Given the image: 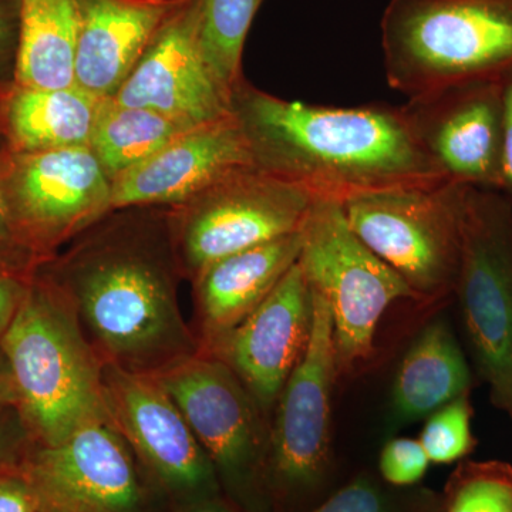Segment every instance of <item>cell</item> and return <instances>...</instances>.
I'll return each instance as SVG.
<instances>
[{
	"label": "cell",
	"instance_id": "603a6c76",
	"mask_svg": "<svg viewBox=\"0 0 512 512\" xmlns=\"http://www.w3.org/2000/svg\"><path fill=\"white\" fill-rule=\"evenodd\" d=\"M191 128L160 111L106 99L101 101L89 148L113 181Z\"/></svg>",
	"mask_w": 512,
	"mask_h": 512
},
{
	"label": "cell",
	"instance_id": "6da1fadb",
	"mask_svg": "<svg viewBox=\"0 0 512 512\" xmlns=\"http://www.w3.org/2000/svg\"><path fill=\"white\" fill-rule=\"evenodd\" d=\"M37 271L69 303L101 365L157 376L200 353L178 302L167 207L111 211Z\"/></svg>",
	"mask_w": 512,
	"mask_h": 512
},
{
	"label": "cell",
	"instance_id": "d590c367",
	"mask_svg": "<svg viewBox=\"0 0 512 512\" xmlns=\"http://www.w3.org/2000/svg\"><path fill=\"white\" fill-rule=\"evenodd\" d=\"M188 512H229V511L224 510V508H218V507H197V508H194V510H191Z\"/></svg>",
	"mask_w": 512,
	"mask_h": 512
},
{
	"label": "cell",
	"instance_id": "f1b7e54d",
	"mask_svg": "<svg viewBox=\"0 0 512 512\" xmlns=\"http://www.w3.org/2000/svg\"><path fill=\"white\" fill-rule=\"evenodd\" d=\"M8 147L0 138V266L16 272V274L30 276L35 274L37 262L28 249L23 247L6 201L5 188H3V165Z\"/></svg>",
	"mask_w": 512,
	"mask_h": 512
},
{
	"label": "cell",
	"instance_id": "30bf717a",
	"mask_svg": "<svg viewBox=\"0 0 512 512\" xmlns=\"http://www.w3.org/2000/svg\"><path fill=\"white\" fill-rule=\"evenodd\" d=\"M19 470L42 512H140L133 450L111 420L84 424L49 446L30 443Z\"/></svg>",
	"mask_w": 512,
	"mask_h": 512
},
{
	"label": "cell",
	"instance_id": "836d02e7",
	"mask_svg": "<svg viewBox=\"0 0 512 512\" xmlns=\"http://www.w3.org/2000/svg\"><path fill=\"white\" fill-rule=\"evenodd\" d=\"M501 99H503V185L501 192L512 200V67L501 76Z\"/></svg>",
	"mask_w": 512,
	"mask_h": 512
},
{
	"label": "cell",
	"instance_id": "484cf974",
	"mask_svg": "<svg viewBox=\"0 0 512 512\" xmlns=\"http://www.w3.org/2000/svg\"><path fill=\"white\" fill-rule=\"evenodd\" d=\"M471 424L470 393L430 414L419 437L430 463L451 464L470 456L477 447Z\"/></svg>",
	"mask_w": 512,
	"mask_h": 512
},
{
	"label": "cell",
	"instance_id": "ac0fdd59",
	"mask_svg": "<svg viewBox=\"0 0 512 512\" xmlns=\"http://www.w3.org/2000/svg\"><path fill=\"white\" fill-rule=\"evenodd\" d=\"M184 0H76L74 86L111 99Z\"/></svg>",
	"mask_w": 512,
	"mask_h": 512
},
{
	"label": "cell",
	"instance_id": "83f0119b",
	"mask_svg": "<svg viewBox=\"0 0 512 512\" xmlns=\"http://www.w3.org/2000/svg\"><path fill=\"white\" fill-rule=\"evenodd\" d=\"M309 512H396L386 493L367 476H360Z\"/></svg>",
	"mask_w": 512,
	"mask_h": 512
},
{
	"label": "cell",
	"instance_id": "7c38bea8",
	"mask_svg": "<svg viewBox=\"0 0 512 512\" xmlns=\"http://www.w3.org/2000/svg\"><path fill=\"white\" fill-rule=\"evenodd\" d=\"M402 110L421 148L447 181L501 192V77L414 97Z\"/></svg>",
	"mask_w": 512,
	"mask_h": 512
},
{
	"label": "cell",
	"instance_id": "e575fe53",
	"mask_svg": "<svg viewBox=\"0 0 512 512\" xmlns=\"http://www.w3.org/2000/svg\"><path fill=\"white\" fill-rule=\"evenodd\" d=\"M15 406V390L6 357L0 349V409Z\"/></svg>",
	"mask_w": 512,
	"mask_h": 512
},
{
	"label": "cell",
	"instance_id": "d6986e66",
	"mask_svg": "<svg viewBox=\"0 0 512 512\" xmlns=\"http://www.w3.org/2000/svg\"><path fill=\"white\" fill-rule=\"evenodd\" d=\"M301 231L225 256L191 282L200 353L212 350L274 292L301 254Z\"/></svg>",
	"mask_w": 512,
	"mask_h": 512
},
{
	"label": "cell",
	"instance_id": "8fae6325",
	"mask_svg": "<svg viewBox=\"0 0 512 512\" xmlns=\"http://www.w3.org/2000/svg\"><path fill=\"white\" fill-rule=\"evenodd\" d=\"M311 338L276 400L269 436V470L279 484L308 490L325 477L332 447L333 390L339 377L333 320L312 292Z\"/></svg>",
	"mask_w": 512,
	"mask_h": 512
},
{
	"label": "cell",
	"instance_id": "d4e9b609",
	"mask_svg": "<svg viewBox=\"0 0 512 512\" xmlns=\"http://www.w3.org/2000/svg\"><path fill=\"white\" fill-rule=\"evenodd\" d=\"M446 512H512L511 464H461L448 481Z\"/></svg>",
	"mask_w": 512,
	"mask_h": 512
},
{
	"label": "cell",
	"instance_id": "9a60e30c",
	"mask_svg": "<svg viewBox=\"0 0 512 512\" xmlns=\"http://www.w3.org/2000/svg\"><path fill=\"white\" fill-rule=\"evenodd\" d=\"M202 126L231 116V99L215 80L200 43V0H184L111 97Z\"/></svg>",
	"mask_w": 512,
	"mask_h": 512
},
{
	"label": "cell",
	"instance_id": "5b68a950",
	"mask_svg": "<svg viewBox=\"0 0 512 512\" xmlns=\"http://www.w3.org/2000/svg\"><path fill=\"white\" fill-rule=\"evenodd\" d=\"M298 264L333 320L339 376L375 353L377 328L397 301H417L412 289L350 228L342 202L315 198L301 228Z\"/></svg>",
	"mask_w": 512,
	"mask_h": 512
},
{
	"label": "cell",
	"instance_id": "e0dca14e",
	"mask_svg": "<svg viewBox=\"0 0 512 512\" xmlns=\"http://www.w3.org/2000/svg\"><path fill=\"white\" fill-rule=\"evenodd\" d=\"M251 151L234 114L185 131L153 156L111 181V211L174 207L221 180L251 167Z\"/></svg>",
	"mask_w": 512,
	"mask_h": 512
},
{
	"label": "cell",
	"instance_id": "4fadbf2b",
	"mask_svg": "<svg viewBox=\"0 0 512 512\" xmlns=\"http://www.w3.org/2000/svg\"><path fill=\"white\" fill-rule=\"evenodd\" d=\"M154 377L225 477L241 480L268 458L264 412L220 359L197 353Z\"/></svg>",
	"mask_w": 512,
	"mask_h": 512
},
{
	"label": "cell",
	"instance_id": "d6a6232c",
	"mask_svg": "<svg viewBox=\"0 0 512 512\" xmlns=\"http://www.w3.org/2000/svg\"><path fill=\"white\" fill-rule=\"evenodd\" d=\"M32 276V275H30ZM30 276L16 274L0 266V339L9 328L25 296Z\"/></svg>",
	"mask_w": 512,
	"mask_h": 512
},
{
	"label": "cell",
	"instance_id": "ffe728a7",
	"mask_svg": "<svg viewBox=\"0 0 512 512\" xmlns=\"http://www.w3.org/2000/svg\"><path fill=\"white\" fill-rule=\"evenodd\" d=\"M101 101L77 86L10 83L0 89V138L13 153L89 147Z\"/></svg>",
	"mask_w": 512,
	"mask_h": 512
},
{
	"label": "cell",
	"instance_id": "4316f807",
	"mask_svg": "<svg viewBox=\"0 0 512 512\" xmlns=\"http://www.w3.org/2000/svg\"><path fill=\"white\" fill-rule=\"evenodd\" d=\"M430 460L419 440L394 437L380 453V474L394 487H409L426 476Z\"/></svg>",
	"mask_w": 512,
	"mask_h": 512
},
{
	"label": "cell",
	"instance_id": "277c9868",
	"mask_svg": "<svg viewBox=\"0 0 512 512\" xmlns=\"http://www.w3.org/2000/svg\"><path fill=\"white\" fill-rule=\"evenodd\" d=\"M380 30L387 83L407 100L512 67V0H390Z\"/></svg>",
	"mask_w": 512,
	"mask_h": 512
},
{
	"label": "cell",
	"instance_id": "ba28073f",
	"mask_svg": "<svg viewBox=\"0 0 512 512\" xmlns=\"http://www.w3.org/2000/svg\"><path fill=\"white\" fill-rule=\"evenodd\" d=\"M315 198L261 168H241L168 207L181 275L194 281L225 256L301 231Z\"/></svg>",
	"mask_w": 512,
	"mask_h": 512
},
{
	"label": "cell",
	"instance_id": "5bb4252c",
	"mask_svg": "<svg viewBox=\"0 0 512 512\" xmlns=\"http://www.w3.org/2000/svg\"><path fill=\"white\" fill-rule=\"evenodd\" d=\"M103 390L114 426L161 484L191 495L214 488V464L156 377L103 365Z\"/></svg>",
	"mask_w": 512,
	"mask_h": 512
},
{
	"label": "cell",
	"instance_id": "2e32d148",
	"mask_svg": "<svg viewBox=\"0 0 512 512\" xmlns=\"http://www.w3.org/2000/svg\"><path fill=\"white\" fill-rule=\"evenodd\" d=\"M313 319V295L298 262L210 355L238 376L262 412L275 406L301 362Z\"/></svg>",
	"mask_w": 512,
	"mask_h": 512
},
{
	"label": "cell",
	"instance_id": "8992f818",
	"mask_svg": "<svg viewBox=\"0 0 512 512\" xmlns=\"http://www.w3.org/2000/svg\"><path fill=\"white\" fill-rule=\"evenodd\" d=\"M467 185L441 181L343 202L357 237L412 289L419 302L454 295Z\"/></svg>",
	"mask_w": 512,
	"mask_h": 512
},
{
	"label": "cell",
	"instance_id": "44dd1931",
	"mask_svg": "<svg viewBox=\"0 0 512 512\" xmlns=\"http://www.w3.org/2000/svg\"><path fill=\"white\" fill-rule=\"evenodd\" d=\"M470 389V366L456 335L446 319L433 320L397 367L390 392V424L399 429L427 419Z\"/></svg>",
	"mask_w": 512,
	"mask_h": 512
},
{
	"label": "cell",
	"instance_id": "9c48e42d",
	"mask_svg": "<svg viewBox=\"0 0 512 512\" xmlns=\"http://www.w3.org/2000/svg\"><path fill=\"white\" fill-rule=\"evenodd\" d=\"M3 188L20 241L39 266L111 212V180L89 147L8 148Z\"/></svg>",
	"mask_w": 512,
	"mask_h": 512
},
{
	"label": "cell",
	"instance_id": "7a4b0ae2",
	"mask_svg": "<svg viewBox=\"0 0 512 512\" xmlns=\"http://www.w3.org/2000/svg\"><path fill=\"white\" fill-rule=\"evenodd\" d=\"M255 167L313 198L360 195L447 181L421 148L402 107H329L279 99L247 80L231 96Z\"/></svg>",
	"mask_w": 512,
	"mask_h": 512
},
{
	"label": "cell",
	"instance_id": "f546056e",
	"mask_svg": "<svg viewBox=\"0 0 512 512\" xmlns=\"http://www.w3.org/2000/svg\"><path fill=\"white\" fill-rule=\"evenodd\" d=\"M22 0H0V89L15 82Z\"/></svg>",
	"mask_w": 512,
	"mask_h": 512
},
{
	"label": "cell",
	"instance_id": "7402d4cb",
	"mask_svg": "<svg viewBox=\"0 0 512 512\" xmlns=\"http://www.w3.org/2000/svg\"><path fill=\"white\" fill-rule=\"evenodd\" d=\"M76 0H22L15 83L33 89L74 86Z\"/></svg>",
	"mask_w": 512,
	"mask_h": 512
},
{
	"label": "cell",
	"instance_id": "cb8c5ba5",
	"mask_svg": "<svg viewBox=\"0 0 512 512\" xmlns=\"http://www.w3.org/2000/svg\"><path fill=\"white\" fill-rule=\"evenodd\" d=\"M262 2L264 0H200L202 55L229 99L245 79L242 55Z\"/></svg>",
	"mask_w": 512,
	"mask_h": 512
},
{
	"label": "cell",
	"instance_id": "3957f363",
	"mask_svg": "<svg viewBox=\"0 0 512 512\" xmlns=\"http://www.w3.org/2000/svg\"><path fill=\"white\" fill-rule=\"evenodd\" d=\"M0 349L30 443L49 446L84 424L111 420L104 400L103 365L69 303L37 269L0 339Z\"/></svg>",
	"mask_w": 512,
	"mask_h": 512
},
{
	"label": "cell",
	"instance_id": "4dcf8cb0",
	"mask_svg": "<svg viewBox=\"0 0 512 512\" xmlns=\"http://www.w3.org/2000/svg\"><path fill=\"white\" fill-rule=\"evenodd\" d=\"M30 446L28 431L15 406L0 409V471L18 466Z\"/></svg>",
	"mask_w": 512,
	"mask_h": 512
},
{
	"label": "cell",
	"instance_id": "1f68e13d",
	"mask_svg": "<svg viewBox=\"0 0 512 512\" xmlns=\"http://www.w3.org/2000/svg\"><path fill=\"white\" fill-rule=\"evenodd\" d=\"M0 512H42L19 464L0 471Z\"/></svg>",
	"mask_w": 512,
	"mask_h": 512
},
{
	"label": "cell",
	"instance_id": "52a82bcc",
	"mask_svg": "<svg viewBox=\"0 0 512 512\" xmlns=\"http://www.w3.org/2000/svg\"><path fill=\"white\" fill-rule=\"evenodd\" d=\"M454 295L491 402L512 420V200L503 192L467 188Z\"/></svg>",
	"mask_w": 512,
	"mask_h": 512
}]
</instances>
